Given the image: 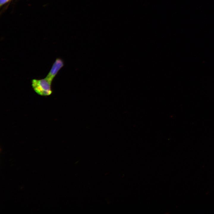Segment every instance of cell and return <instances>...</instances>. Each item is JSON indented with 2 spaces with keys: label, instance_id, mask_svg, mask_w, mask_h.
<instances>
[{
  "label": "cell",
  "instance_id": "cell-3",
  "mask_svg": "<svg viewBox=\"0 0 214 214\" xmlns=\"http://www.w3.org/2000/svg\"><path fill=\"white\" fill-rule=\"evenodd\" d=\"M10 0H0V4L1 6L4 5L8 2Z\"/></svg>",
  "mask_w": 214,
  "mask_h": 214
},
{
  "label": "cell",
  "instance_id": "cell-1",
  "mask_svg": "<svg viewBox=\"0 0 214 214\" xmlns=\"http://www.w3.org/2000/svg\"><path fill=\"white\" fill-rule=\"evenodd\" d=\"M31 82L34 90L38 95L46 96L49 95L52 93V82L45 78L40 79H33Z\"/></svg>",
  "mask_w": 214,
  "mask_h": 214
},
{
  "label": "cell",
  "instance_id": "cell-2",
  "mask_svg": "<svg viewBox=\"0 0 214 214\" xmlns=\"http://www.w3.org/2000/svg\"><path fill=\"white\" fill-rule=\"evenodd\" d=\"M63 60L60 58H57L53 64L51 68L45 78L52 82L59 70L64 66Z\"/></svg>",
  "mask_w": 214,
  "mask_h": 214
}]
</instances>
